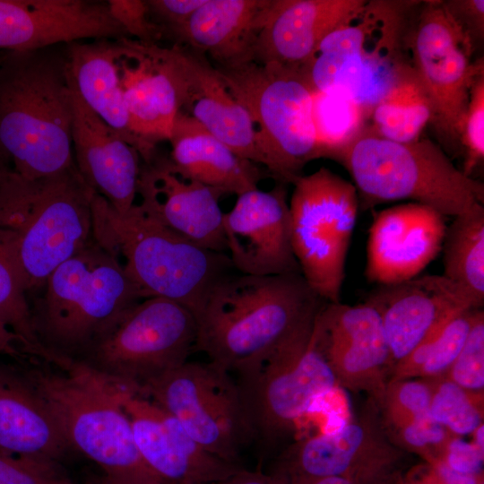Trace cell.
I'll return each mask as SVG.
<instances>
[{
	"label": "cell",
	"instance_id": "1",
	"mask_svg": "<svg viewBox=\"0 0 484 484\" xmlns=\"http://www.w3.org/2000/svg\"><path fill=\"white\" fill-rule=\"evenodd\" d=\"M326 303L302 274L229 273L195 315L194 349L217 367L236 373L288 340Z\"/></svg>",
	"mask_w": 484,
	"mask_h": 484
},
{
	"label": "cell",
	"instance_id": "2",
	"mask_svg": "<svg viewBox=\"0 0 484 484\" xmlns=\"http://www.w3.org/2000/svg\"><path fill=\"white\" fill-rule=\"evenodd\" d=\"M92 194L76 167L39 180L13 171L0 184V246L27 297L94 240Z\"/></svg>",
	"mask_w": 484,
	"mask_h": 484
},
{
	"label": "cell",
	"instance_id": "3",
	"mask_svg": "<svg viewBox=\"0 0 484 484\" xmlns=\"http://www.w3.org/2000/svg\"><path fill=\"white\" fill-rule=\"evenodd\" d=\"M72 83L65 55L13 53L0 73V149L29 180L75 167Z\"/></svg>",
	"mask_w": 484,
	"mask_h": 484
},
{
	"label": "cell",
	"instance_id": "4",
	"mask_svg": "<svg viewBox=\"0 0 484 484\" xmlns=\"http://www.w3.org/2000/svg\"><path fill=\"white\" fill-rule=\"evenodd\" d=\"M45 400L73 451L121 484H160L136 447L118 396L119 384L82 362L54 354L19 363Z\"/></svg>",
	"mask_w": 484,
	"mask_h": 484
},
{
	"label": "cell",
	"instance_id": "5",
	"mask_svg": "<svg viewBox=\"0 0 484 484\" xmlns=\"http://www.w3.org/2000/svg\"><path fill=\"white\" fill-rule=\"evenodd\" d=\"M91 209L94 240L123 256L125 270L143 298L170 299L196 315L211 289L234 269L227 255L176 234L136 203L119 213L93 193Z\"/></svg>",
	"mask_w": 484,
	"mask_h": 484
},
{
	"label": "cell",
	"instance_id": "6",
	"mask_svg": "<svg viewBox=\"0 0 484 484\" xmlns=\"http://www.w3.org/2000/svg\"><path fill=\"white\" fill-rule=\"evenodd\" d=\"M421 1L364 0L319 43L303 68L315 91L337 90L369 115L412 73L409 15Z\"/></svg>",
	"mask_w": 484,
	"mask_h": 484
},
{
	"label": "cell",
	"instance_id": "7",
	"mask_svg": "<svg viewBox=\"0 0 484 484\" xmlns=\"http://www.w3.org/2000/svg\"><path fill=\"white\" fill-rule=\"evenodd\" d=\"M332 159L351 176L364 209L407 199L443 216L456 217L484 205L483 183L456 168L442 148L428 138L397 143L367 125Z\"/></svg>",
	"mask_w": 484,
	"mask_h": 484
},
{
	"label": "cell",
	"instance_id": "8",
	"mask_svg": "<svg viewBox=\"0 0 484 484\" xmlns=\"http://www.w3.org/2000/svg\"><path fill=\"white\" fill-rule=\"evenodd\" d=\"M143 296L118 256L95 240L57 266L30 306L47 352L76 358Z\"/></svg>",
	"mask_w": 484,
	"mask_h": 484
},
{
	"label": "cell",
	"instance_id": "9",
	"mask_svg": "<svg viewBox=\"0 0 484 484\" xmlns=\"http://www.w3.org/2000/svg\"><path fill=\"white\" fill-rule=\"evenodd\" d=\"M215 67L251 118L262 165L280 183L292 184L318 158L307 73L255 61Z\"/></svg>",
	"mask_w": 484,
	"mask_h": 484
},
{
	"label": "cell",
	"instance_id": "10",
	"mask_svg": "<svg viewBox=\"0 0 484 484\" xmlns=\"http://www.w3.org/2000/svg\"><path fill=\"white\" fill-rule=\"evenodd\" d=\"M236 374L252 439L263 450L271 448L316 399L338 385L324 351L317 315Z\"/></svg>",
	"mask_w": 484,
	"mask_h": 484
},
{
	"label": "cell",
	"instance_id": "11",
	"mask_svg": "<svg viewBox=\"0 0 484 484\" xmlns=\"http://www.w3.org/2000/svg\"><path fill=\"white\" fill-rule=\"evenodd\" d=\"M197 321L187 307L147 298L122 313L74 359L134 391L187 361Z\"/></svg>",
	"mask_w": 484,
	"mask_h": 484
},
{
	"label": "cell",
	"instance_id": "12",
	"mask_svg": "<svg viewBox=\"0 0 484 484\" xmlns=\"http://www.w3.org/2000/svg\"><path fill=\"white\" fill-rule=\"evenodd\" d=\"M292 185L291 238L301 274L323 299L339 302L359 205L357 189L325 167Z\"/></svg>",
	"mask_w": 484,
	"mask_h": 484
},
{
	"label": "cell",
	"instance_id": "13",
	"mask_svg": "<svg viewBox=\"0 0 484 484\" xmlns=\"http://www.w3.org/2000/svg\"><path fill=\"white\" fill-rule=\"evenodd\" d=\"M135 392L175 418L205 450L241 466L240 452L252 435L229 373L210 362L186 361Z\"/></svg>",
	"mask_w": 484,
	"mask_h": 484
},
{
	"label": "cell",
	"instance_id": "14",
	"mask_svg": "<svg viewBox=\"0 0 484 484\" xmlns=\"http://www.w3.org/2000/svg\"><path fill=\"white\" fill-rule=\"evenodd\" d=\"M474 46L444 1L421 2L417 20L407 32L406 49L430 102L431 123L448 141L458 140L471 88L484 73L483 58L471 59Z\"/></svg>",
	"mask_w": 484,
	"mask_h": 484
},
{
	"label": "cell",
	"instance_id": "15",
	"mask_svg": "<svg viewBox=\"0 0 484 484\" xmlns=\"http://www.w3.org/2000/svg\"><path fill=\"white\" fill-rule=\"evenodd\" d=\"M113 48L131 130L145 162L159 143L169 141L180 109L170 48L131 38L113 39Z\"/></svg>",
	"mask_w": 484,
	"mask_h": 484
},
{
	"label": "cell",
	"instance_id": "16",
	"mask_svg": "<svg viewBox=\"0 0 484 484\" xmlns=\"http://www.w3.org/2000/svg\"><path fill=\"white\" fill-rule=\"evenodd\" d=\"M285 184L265 191L258 187L237 195L223 213L222 227L229 258L241 274H301L291 238Z\"/></svg>",
	"mask_w": 484,
	"mask_h": 484
},
{
	"label": "cell",
	"instance_id": "17",
	"mask_svg": "<svg viewBox=\"0 0 484 484\" xmlns=\"http://www.w3.org/2000/svg\"><path fill=\"white\" fill-rule=\"evenodd\" d=\"M118 396L138 452L160 484H212L243 469L205 450L151 399L121 385Z\"/></svg>",
	"mask_w": 484,
	"mask_h": 484
},
{
	"label": "cell",
	"instance_id": "18",
	"mask_svg": "<svg viewBox=\"0 0 484 484\" xmlns=\"http://www.w3.org/2000/svg\"><path fill=\"white\" fill-rule=\"evenodd\" d=\"M129 38L108 2L0 0V52L29 53L85 39Z\"/></svg>",
	"mask_w": 484,
	"mask_h": 484
},
{
	"label": "cell",
	"instance_id": "19",
	"mask_svg": "<svg viewBox=\"0 0 484 484\" xmlns=\"http://www.w3.org/2000/svg\"><path fill=\"white\" fill-rule=\"evenodd\" d=\"M136 203L141 211L184 238L212 251H227L219 200L223 194L178 170L158 154L142 162Z\"/></svg>",
	"mask_w": 484,
	"mask_h": 484
},
{
	"label": "cell",
	"instance_id": "20",
	"mask_svg": "<svg viewBox=\"0 0 484 484\" xmlns=\"http://www.w3.org/2000/svg\"><path fill=\"white\" fill-rule=\"evenodd\" d=\"M317 323L337 383L353 391H366L379 402L392 361L377 309L368 301L356 306L326 303Z\"/></svg>",
	"mask_w": 484,
	"mask_h": 484
},
{
	"label": "cell",
	"instance_id": "21",
	"mask_svg": "<svg viewBox=\"0 0 484 484\" xmlns=\"http://www.w3.org/2000/svg\"><path fill=\"white\" fill-rule=\"evenodd\" d=\"M398 454L376 414L367 412L334 433L296 445L277 473L290 484L332 476L358 480L385 469Z\"/></svg>",
	"mask_w": 484,
	"mask_h": 484
},
{
	"label": "cell",
	"instance_id": "22",
	"mask_svg": "<svg viewBox=\"0 0 484 484\" xmlns=\"http://www.w3.org/2000/svg\"><path fill=\"white\" fill-rule=\"evenodd\" d=\"M445 216L417 203L378 212L370 227L366 276L379 285L418 276L442 249Z\"/></svg>",
	"mask_w": 484,
	"mask_h": 484
},
{
	"label": "cell",
	"instance_id": "23",
	"mask_svg": "<svg viewBox=\"0 0 484 484\" xmlns=\"http://www.w3.org/2000/svg\"><path fill=\"white\" fill-rule=\"evenodd\" d=\"M367 301L381 316L392 368L454 315L473 308L444 275L380 285Z\"/></svg>",
	"mask_w": 484,
	"mask_h": 484
},
{
	"label": "cell",
	"instance_id": "24",
	"mask_svg": "<svg viewBox=\"0 0 484 484\" xmlns=\"http://www.w3.org/2000/svg\"><path fill=\"white\" fill-rule=\"evenodd\" d=\"M169 48L179 87V111L242 158L262 165L251 118L219 70L204 54L186 46L174 44Z\"/></svg>",
	"mask_w": 484,
	"mask_h": 484
},
{
	"label": "cell",
	"instance_id": "25",
	"mask_svg": "<svg viewBox=\"0 0 484 484\" xmlns=\"http://www.w3.org/2000/svg\"><path fill=\"white\" fill-rule=\"evenodd\" d=\"M72 99L75 167L93 193L117 212H127L137 196L140 153L82 101L73 85Z\"/></svg>",
	"mask_w": 484,
	"mask_h": 484
},
{
	"label": "cell",
	"instance_id": "26",
	"mask_svg": "<svg viewBox=\"0 0 484 484\" xmlns=\"http://www.w3.org/2000/svg\"><path fill=\"white\" fill-rule=\"evenodd\" d=\"M364 0H271L256 33L252 61L303 69L321 40Z\"/></svg>",
	"mask_w": 484,
	"mask_h": 484
},
{
	"label": "cell",
	"instance_id": "27",
	"mask_svg": "<svg viewBox=\"0 0 484 484\" xmlns=\"http://www.w3.org/2000/svg\"><path fill=\"white\" fill-rule=\"evenodd\" d=\"M0 451L56 462L73 451L48 405L16 361H0Z\"/></svg>",
	"mask_w": 484,
	"mask_h": 484
},
{
	"label": "cell",
	"instance_id": "28",
	"mask_svg": "<svg viewBox=\"0 0 484 484\" xmlns=\"http://www.w3.org/2000/svg\"><path fill=\"white\" fill-rule=\"evenodd\" d=\"M271 0H206L166 37L204 54L215 66L252 61L256 33Z\"/></svg>",
	"mask_w": 484,
	"mask_h": 484
},
{
	"label": "cell",
	"instance_id": "29",
	"mask_svg": "<svg viewBox=\"0 0 484 484\" xmlns=\"http://www.w3.org/2000/svg\"><path fill=\"white\" fill-rule=\"evenodd\" d=\"M169 141V159L178 170L223 194L255 189L263 177L257 164L237 154L183 112L177 113Z\"/></svg>",
	"mask_w": 484,
	"mask_h": 484
},
{
	"label": "cell",
	"instance_id": "30",
	"mask_svg": "<svg viewBox=\"0 0 484 484\" xmlns=\"http://www.w3.org/2000/svg\"><path fill=\"white\" fill-rule=\"evenodd\" d=\"M65 55L71 83L79 97L139 151L120 87L113 39L72 42Z\"/></svg>",
	"mask_w": 484,
	"mask_h": 484
},
{
	"label": "cell",
	"instance_id": "31",
	"mask_svg": "<svg viewBox=\"0 0 484 484\" xmlns=\"http://www.w3.org/2000/svg\"><path fill=\"white\" fill-rule=\"evenodd\" d=\"M444 275L480 309L484 302V206L454 217L443 240Z\"/></svg>",
	"mask_w": 484,
	"mask_h": 484
},
{
	"label": "cell",
	"instance_id": "32",
	"mask_svg": "<svg viewBox=\"0 0 484 484\" xmlns=\"http://www.w3.org/2000/svg\"><path fill=\"white\" fill-rule=\"evenodd\" d=\"M369 119L371 129L385 139L397 143L419 139L431 122L432 108L414 71L373 108Z\"/></svg>",
	"mask_w": 484,
	"mask_h": 484
},
{
	"label": "cell",
	"instance_id": "33",
	"mask_svg": "<svg viewBox=\"0 0 484 484\" xmlns=\"http://www.w3.org/2000/svg\"><path fill=\"white\" fill-rule=\"evenodd\" d=\"M480 310H463L438 327L393 367L391 380L445 375L460 353Z\"/></svg>",
	"mask_w": 484,
	"mask_h": 484
},
{
	"label": "cell",
	"instance_id": "34",
	"mask_svg": "<svg viewBox=\"0 0 484 484\" xmlns=\"http://www.w3.org/2000/svg\"><path fill=\"white\" fill-rule=\"evenodd\" d=\"M368 119V113L346 93L314 90L313 122L318 158H332L347 147L364 130Z\"/></svg>",
	"mask_w": 484,
	"mask_h": 484
},
{
	"label": "cell",
	"instance_id": "35",
	"mask_svg": "<svg viewBox=\"0 0 484 484\" xmlns=\"http://www.w3.org/2000/svg\"><path fill=\"white\" fill-rule=\"evenodd\" d=\"M432 388L429 415L454 435L472 433L483 420V392L463 389L445 376L427 378Z\"/></svg>",
	"mask_w": 484,
	"mask_h": 484
},
{
	"label": "cell",
	"instance_id": "36",
	"mask_svg": "<svg viewBox=\"0 0 484 484\" xmlns=\"http://www.w3.org/2000/svg\"><path fill=\"white\" fill-rule=\"evenodd\" d=\"M0 323L22 340L31 356L41 357L43 349L33 331L29 298L14 267L1 246Z\"/></svg>",
	"mask_w": 484,
	"mask_h": 484
},
{
	"label": "cell",
	"instance_id": "37",
	"mask_svg": "<svg viewBox=\"0 0 484 484\" xmlns=\"http://www.w3.org/2000/svg\"><path fill=\"white\" fill-rule=\"evenodd\" d=\"M432 388L429 380H390L378 402L385 423L398 430L429 415Z\"/></svg>",
	"mask_w": 484,
	"mask_h": 484
},
{
	"label": "cell",
	"instance_id": "38",
	"mask_svg": "<svg viewBox=\"0 0 484 484\" xmlns=\"http://www.w3.org/2000/svg\"><path fill=\"white\" fill-rule=\"evenodd\" d=\"M471 392L484 388V314L480 310L454 363L441 376Z\"/></svg>",
	"mask_w": 484,
	"mask_h": 484
},
{
	"label": "cell",
	"instance_id": "39",
	"mask_svg": "<svg viewBox=\"0 0 484 484\" xmlns=\"http://www.w3.org/2000/svg\"><path fill=\"white\" fill-rule=\"evenodd\" d=\"M60 462L0 451V484H74Z\"/></svg>",
	"mask_w": 484,
	"mask_h": 484
},
{
	"label": "cell",
	"instance_id": "40",
	"mask_svg": "<svg viewBox=\"0 0 484 484\" xmlns=\"http://www.w3.org/2000/svg\"><path fill=\"white\" fill-rule=\"evenodd\" d=\"M458 140L465 151L462 170L471 177L474 168L484 158V73L477 77L471 88L459 125Z\"/></svg>",
	"mask_w": 484,
	"mask_h": 484
},
{
	"label": "cell",
	"instance_id": "41",
	"mask_svg": "<svg viewBox=\"0 0 484 484\" xmlns=\"http://www.w3.org/2000/svg\"><path fill=\"white\" fill-rule=\"evenodd\" d=\"M108 4L129 38L151 44H157L163 38L161 28L150 17L146 1L109 0Z\"/></svg>",
	"mask_w": 484,
	"mask_h": 484
},
{
	"label": "cell",
	"instance_id": "42",
	"mask_svg": "<svg viewBox=\"0 0 484 484\" xmlns=\"http://www.w3.org/2000/svg\"><path fill=\"white\" fill-rule=\"evenodd\" d=\"M396 431L402 445L424 454H428L435 449L443 454L452 437V433L435 421L430 415L418 419Z\"/></svg>",
	"mask_w": 484,
	"mask_h": 484
},
{
	"label": "cell",
	"instance_id": "43",
	"mask_svg": "<svg viewBox=\"0 0 484 484\" xmlns=\"http://www.w3.org/2000/svg\"><path fill=\"white\" fill-rule=\"evenodd\" d=\"M206 0L146 1L151 21L162 30L163 38L182 26Z\"/></svg>",
	"mask_w": 484,
	"mask_h": 484
},
{
	"label": "cell",
	"instance_id": "44",
	"mask_svg": "<svg viewBox=\"0 0 484 484\" xmlns=\"http://www.w3.org/2000/svg\"><path fill=\"white\" fill-rule=\"evenodd\" d=\"M444 4L448 13L471 38L474 45L476 41L483 39V0H450L444 1Z\"/></svg>",
	"mask_w": 484,
	"mask_h": 484
},
{
	"label": "cell",
	"instance_id": "45",
	"mask_svg": "<svg viewBox=\"0 0 484 484\" xmlns=\"http://www.w3.org/2000/svg\"><path fill=\"white\" fill-rule=\"evenodd\" d=\"M443 455L449 468L462 474L475 475L482 468L484 453L461 438L452 436Z\"/></svg>",
	"mask_w": 484,
	"mask_h": 484
},
{
	"label": "cell",
	"instance_id": "46",
	"mask_svg": "<svg viewBox=\"0 0 484 484\" xmlns=\"http://www.w3.org/2000/svg\"><path fill=\"white\" fill-rule=\"evenodd\" d=\"M0 356H7L22 363L33 357L28 352L22 340L0 323Z\"/></svg>",
	"mask_w": 484,
	"mask_h": 484
},
{
	"label": "cell",
	"instance_id": "47",
	"mask_svg": "<svg viewBox=\"0 0 484 484\" xmlns=\"http://www.w3.org/2000/svg\"><path fill=\"white\" fill-rule=\"evenodd\" d=\"M212 484H290L282 475L274 472L249 471L244 468L238 472Z\"/></svg>",
	"mask_w": 484,
	"mask_h": 484
},
{
	"label": "cell",
	"instance_id": "48",
	"mask_svg": "<svg viewBox=\"0 0 484 484\" xmlns=\"http://www.w3.org/2000/svg\"><path fill=\"white\" fill-rule=\"evenodd\" d=\"M436 472L443 484H478L475 475L457 472L449 468L443 461L437 462Z\"/></svg>",
	"mask_w": 484,
	"mask_h": 484
},
{
	"label": "cell",
	"instance_id": "49",
	"mask_svg": "<svg viewBox=\"0 0 484 484\" xmlns=\"http://www.w3.org/2000/svg\"><path fill=\"white\" fill-rule=\"evenodd\" d=\"M359 480H354L341 476H332L320 478L299 484H358Z\"/></svg>",
	"mask_w": 484,
	"mask_h": 484
},
{
	"label": "cell",
	"instance_id": "50",
	"mask_svg": "<svg viewBox=\"0 0 484 484\" xmlns=\"http://www.w3.org/2000/svg\"><path fill=\"white\" fill-rule=\"evenodd\" d=\"M13 172L11 164L0 149V184Z\"/></svg>",
	"mask_w": 484,
	"mask_h": 484
},
{
	"label": "cell",
	"instance_id": "51",
	"mask_svg": "<svg viewBox=\"0 0 484 484\" xmlns=\"http://www.w3.org/2000/svg\"><path fill=\"white\" fill-rule=\"evenodd\" d=\"M473 433L472 444L481 452L484 453V424L478 426Z\"/></svg>",
	"mask_w": 484,
	"mask_h": 484
},
{
	"label": "cell",
	"instance_id": "52",
	"mask_svg": "<svg viewBox=\"0 0 484 484\" xmlns=\"http://www.w3.org/2000/svg\"><path fill=\"white\" fill-rule=\"evenodd\" d=\"M12 54L13 53L10 52H0V73L5 66Z\"/></svg>",
	"mask_w": 484,
	"mask_h": 484
},
{
	"label": "cell",
	"instance_id": "53",
	"mask_svg": "<svg viewBox=\"0 0 484 484\" xmlns=\"http://www.w3.org/2000/svg\"><path fill=\"white\" fill-rule=\"evenodd\" d=\"M98 484H121V483H118L117 481H114L112 480H109L106 477H103L102 480H100Z\"/></svg>",
	"mask_w": 484,
	"mask_h": 484
},
{
	"label": "cell",
	"instance_id": "54",
	"mask_svg": "<svg viewBox=\"0 0 484 484\" xmlns=\"http://www.w3.org/2000/svg\"><path fill=\"white\" fill-rule=\"evenodd\" d=\"M74 484H76V483H74ZM85 484H98V482L97 483L89 482V483H85Z\"/></svg>",
	"mask_w": 484,
	"mask_h": 484
}]
</instances>
